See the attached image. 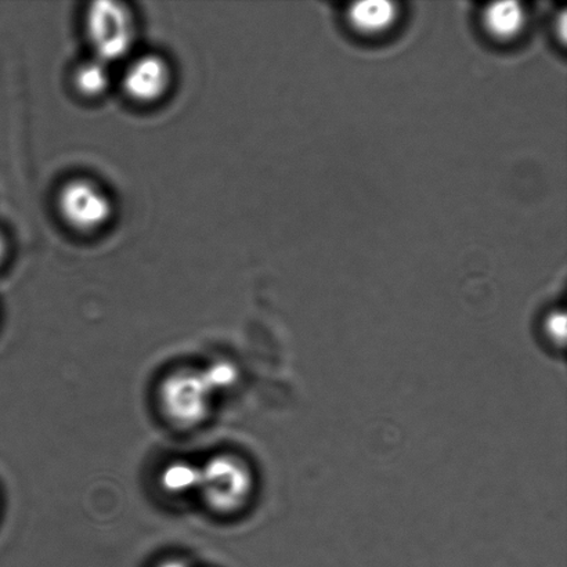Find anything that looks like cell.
I'll return each instance as SVG.
<instances>
[{
    "label": "cell",
    "mask_w": 567,
    "mask_h": 567,
    "mask_svg": "<svg viewBox=\"0 0 567 567\" xmlns=\"http://www.w3.org/2000/svg\"><path fill=\"white\" fill-rule=\"evenodd\" d=\"M197 491L202 493L205 504L215 513H237L251 497L252 472L236 455H215L204 466H199Z\"/></svg>",
    "instance_id": "6da1fadb"
},
{
    "label": "cell",
    "mask_w": 567,
    "mask_h": 567,
    "mask_svg": "<svg viewBox=\"0 0 567 567\" xmlns=\"http://www.w3.org/2000/svg\"><path fill=\"white\" fill-rule=\"evenodd\" d=\"M85 31L94 55L105 64L125 58L135 43L132 13L114 0H99L89 4Z\"/></svg>",
    "instance_id": "7a4b0ae2"
},
{
    "label": "cell",
    "mask_w": 567,
    "mask_h": 567,
    "mask_svg": "<svg viewBox=\"0 0 567 567\" xmlns=\"http://www.w3.org/2000/svg\"><path fill=\"white\" fill-rule=\"evenodd\" d=\"M216 389L205 371H177L163 382L159 402L174 424L188 427L207 419Z\"/></svg>",
    "instance_id": "3957f363"
},
{
    "label": "cell",
    "mask_w": 567,
    "mask_h": 567,
    "mask_svg": "<svg viewBox=\"0 0 567 567\" xmlns=\"http://www.w3.org/2000/svg\"><path fill=\"white\" fill-rule=\"evenodd\" d=\"M58 207L65 224L82 233L103 229L113 215L107 193L86 179L66 182L59 193Z\"/></svg>",
    "instance_id": "277c9868"
},
{
    "label": "cell",
    "mask_w": 567,
    "mask_h": 567,
    "mask_svg": "<svg viewBox=\"0 0 567 567\" xmlns=\"http://www.w3.org/2000/svg\"><path fill=\"white\" fill-rule=\"evenodd\" d=\"M124 89L133 102L152 104L168 93L172 82L169 64L157 54L133 60L125 71Z\"/></svg>",
    "instance_id": "5b68a950"
},
{
    "label": "cell",
    "mask_w": 567,
    "mask_h": 567,
    "mask_svg": "<svg viewBox=\"0 0 567 567\" xmlns=\"http://www.w3.org/2000/svg\"><path fill=\"white\" fill-rule=\"evenodd\" d=\"M396 19V6L383 0L355 3L349 10V20L355 30L377 33L386 30Z\"/></svg>",
    "instance_id": "8992f818"
},
{
    "label": "cell",
    "mask_w": 567,
    "mask_h": 567,
    "mask_svg": "<svg viewBox=\"0 0 567 567\" xmlns=\"http://www.w3.org/2000/svg\"><path fill=\"white\" fill-rule=\"evenodd\" d=\"M525 13L519 3L499 2L488 6L485 13L487 30L498 38H513L524 27Z\"/></svg>",
    "instance_id": "52a82bcc"
},
{
    "label": "cell",
    "mask_w": 567,
    "mask_h": 567,
    "mask_svg": "<svg viewBox=\"0 0 567 567\" xmlns=\"http://www.w3.org/2000/svg\"><path fill=\"white\" fill-rule=\"evenodd\" d=\"M111 76L107 64L97 59L86 61L75 70L74 85L85 97L102 96L110 86Z\"/></svg>",
    "instance_id": "ba28073f"
},
{
    "label": "cell",
    "mask_w": 567,
    "mask_h": 567,
    "mask_svg": "<svg viewBox=\"0 0 567 567\" xmlns=\"http://www.w3.org/2000/svg\"><path fill=\"white\" fill-rule=\"evenodd\" d=\"M199 468L187 463L166 466L163 474V486L169 493H187L197 491Z\"/></svg>",
    "instance_id": "9c48e42d"
},
{
    "label": "cell",
    "mask_w": 567,
    "mask_h": 567,
    "mask_svg": "<svg viewBox=\"0 0 567 567\" xmlns=\"http://www.w3.org/2000/svg\"><path fill=\"white\" fill-rule=\"evenodd\" d=\"M158 567H192V566L188 565L187 563H185V560L171 559V560H165V563L161 564Z\"/></svg>",
    "instance_id": "30bf717a"
},
{
    "label": "cell",
    "mask_w": 567,
    "mask_h": 567,
    "mask_svg": "<svg viewBox=\"0 0 567 567\" xmlns=\"http://www.w3.org/2000/svg\"><path fill=\"white\" fill-rule=\"evenodd\" d=\"M4 252H6V244L3 241V237L0 236V262H2V260H3Z\"/></svg>",
    "instance_id": "8fae6325"
}]
</instances>
